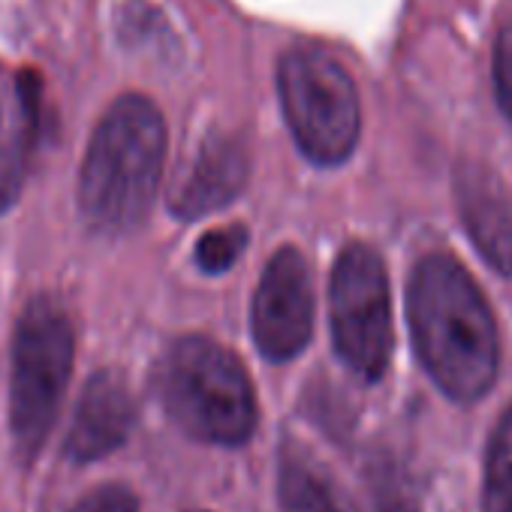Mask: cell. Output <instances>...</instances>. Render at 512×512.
<instances>
[{
  "mask_svg": "<svg viewBox=\"0 0 512 512\" xmlns=\"http://www.w3.org/2000/svg\"><path fill=\"white\" fill-rule=\"evenodd\" d=\"M166 160V124L142 94L118 97L100 118L79 175V211L103 235L133 232L151 211Z\"/></svg>",
  "mask_w": 512,
  "mask_h": 512,
  "instance_id": "cell-2",
  "label": "cell"
},
{
  "mask_svg": "<svg viewBox=\"0 0 512 512\" xmlns=\"http://www.w3.org/2000/svg\"><path fill=\"white\" fill-rule=\"evenodd\" d=\"M407 314L428 377L452 401H479L497 380L500 344L470 272L449 253H425L410 275Z\"/></svg>",
  "mask_w": 512,
  "mask_h": 512,
  "instance_id": "cell-1",
  "label": "cell"
},
{
  "mask_svg": "<svg viewBox=\"0 0 512 512\" xmlns=\"http://www.w3.org/2000/svg\"><path fill=\"white\" fill-rule=\"evenodd\" d=\"M244 247H247V229L244 226H238V223L235 226H220V229L205 232L196 241L193 260L205 275H223L241 260Z\"/></svg>",
  "mask_w": 512,
  "mask_h": 512,
  "instance_id": "cell-14",
  "label": "cell"
},
{
  "mask_svg": "<svg viewBox=\"0 0 512 512\" xmlns=\"http://www.w3.org/2000/svg\"><path fill=\"white\" fill-rule=\"evenodd\" d=\"M136 422V404L115 371H100L88 380L76 416L64 443V452L73 464H91L115 449H121L133 431Z\"/></svg>",
  "mask_w": 512,
  "mask_h": 512,
  "instance_id": "cell-9",
  "label": "cell"
},
{
  "mask_svg": "<svg viewBox=\"0 0 512 512\" xmlns=\"http://www.w3.org/2000/svg\"><path fill=\"white\" fill-rule=\"evenodd\" d=\"M278 97L299 151L341 166L362 136V103L347 67L320 46H296L278 64Z\"/></svg>",
  "mask_w": 512,
  "mask_h": 512,
  "instance_id": "cell-5",
  "label": "cell"
},
{
  "mask_svg": "<svg viewBox=\"0 0 512 512\" xmlns=\"http://www.w3.org/2000/svg\"><path fill=\"white\" fill-rule=\"evenodd\" d=\"M482 512H512V407L500 416L488 440Z\"/></svg>",
  "mask_w": 512,
  "mask_h": 512,
  "instance_id": "cell-13",
  "label": "cell"
},
{
  "mask_svg": "<svg viewBox=\"0 0 512 512\" xmlns=\"http://www.w3.org/2000/svg\"><path fill=\"white\" fill-rule=\"evenodd\" d=\"M76 335L67 311L52 296H37L22 311L13 332L10 431L22 464L46 446L73 374Z\"/></svg>",
  "mask_w": 512,
  "mask_h": 512,
  "instance_id": "cell-4",
  "label": "cell"
},
{
  "mask_svg": "<svg viewBox=\"0 0 512 512\" xmlns=\"http://www.w3.org/2000/svg\"><path fill=\"white\" fill-rule=\"evenodd\" d=\"M37 130L40 106L34 88L0 67V214L10 211L22 193Z\"/></svg>",
  "mask_w": 512,
  "mask_h": 512,
  "instance_id": "cell-11",
  "label": "cell"
},
{
  "mask_svg": "<svg viewBox=\"0 0 512 512\" xmlns=\"http://www.w3.org/2000/svg\"><path fill=\"white\" fill-rule=\"evenodd\" d=\"M157 395L169 419L193 440L244 446L256 428V392L235 353L211 338L175 341L157 365Z\"/></svg>",
  "mask_w": 512,
  "mask_h": 512,
  "instance_id": "cell-3",
  "label": "cell"
},
{
  "mask_svg": "<svg viewBox=\"0 0 512 512\" xmlns=\"http://www.w3.org/2000/svg\"><path fill=\"white\" fill-rule=\"evenodd\" d=\"M70 512H139V500L124 485H100L88 491Z\"/></svg>",
  "mask_w": 512,
  "mask_h": 512,
  "instance_id": "cell-17",
  "label": "cell"
},
{
  "mask_svg": "<svg viewBox=\"0 0 512 512\" xmlns=\"http://www.w3.org/2000/svg\"><path fill=\"white\" fill-rule=\"evenodd\" d=\"M332 338L344 365L377 383L392 356V299L383 256L362 241L341 250L332 269Z\"/></svg>",
  "mask_w": 512,
  "mask_h": 512,
  "instance_id": "cell-6",
  "label": "cell"
},
{
  "mask_svg": "<svg viewBox=\"0 0 512 512\" xmlns=\"http://www.w3.org/2000/svg\"><path fill=\"white\" fill-rule=\"evenodd\" d=\"M250 175L247 151L235 136L214 133L202 139L190 163L181 169L172 193L169 211L181 220H199L238 199Z\"/></svg>",
  "mask_w": 512,
  "mask_h": 512,
  "instance_id": "cell-8",
  "label": "cell"
},
{
  "mask_svg": "<svg viewBox=\"0 0 512 512\" xmlns=\"http://www.w3.org/2000/svg\"><path fill=\"white\" fill-rule=\"evenodd\" d=\"M455 202L482 260L512 278V208L500 181L479 163H458Z\"/></svg>",
  "mask_w": 512,
  "mask_h": 512,
  "instance_id": "cell-10",
  "label": "cell"
},
{
  "mask_svg": "<svg viewBox=\"0 0 512 512\" xmlns=\"http://www.w3.org/2000/svg\"><path fill=\"white\" fill-rule=\"evenodd\" d=\"M253 341L269 362L296 359L314 335V287L299 247L287 244L266 263L250 311Z\"/></svg>",
  "mask_w": 512,
  "mask_h": 512,
  "instance_id": "cell-7",
  "label": "cell"
},
{
  "mask_svg": "<svg viewBox=\"0 0 512 512\" xmlns=\"http://www.w3.org/2000/svg\"><path fill=\"white\" fill-rule=\"evenodd\" d=\"M368 482H371V494H374V503L380 506V512H416L410 479L395 464V458H389V455L374 458L368 467Z\"/></svg>",
  "mask_w": 512,
  "mask_h": 512,
  "instance_id": "cell-15",
  "label": "cell"
},
{
  "mask_svg": "<svg viewBox=\"0 0 512 512\" xmlns=\"http://www.w3.org/2000/svg\"><path fill=\"white\" fill-rule=\"evenodd\" d=\"M494 94L503 115L512 121V22L500 31L494 43Z\"/></svg>",
  "mask_w": 512,
  "mask_h": 512,
  "instance_id": "cell-16",
  "label": "cell"
},
{
  "mask_svg": "<svg viewBox=\"0 0 512 512\" xmlns=\"http://www.w3.org/2000/svg\"><path fill=\"white\" fill-rule=\"evenodd\" d=\"M193 512H199V509H193Z\"/></svg>",
  "mask_w": 512,
  "mask_h": 512,
  "instance_id": "cell-18",
  "label": "cell"
},
{
  "mask_svg": "<svg viewBox=\"0 0 512 512\" xmlns=\"http://www.w3.org/2000/svg\"><path fill=\"white\" fill-rule=\"evenodd\" d=\"M278 497L284 512H359L332 476L296 446L281 455Z\"/></svg>",
  "mask_w": 512,
  "mask_h": 512,
  "instance_id": "cell-12",
  "label": "cell"
}]
</instances>
